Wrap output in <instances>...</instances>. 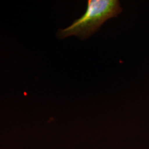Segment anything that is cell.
I'll use <instances>...</instances> for the list:
<instances>
[{
	"mask_svg": "<svg viewBox=\"0 0 149 149\" xmlns=\"http://www.w3.org/2000/svg\"><path fill=\"white\" fill-rule=\"evenodd\" d=\"M122 11L120 2L117 0H88L85 13L69 26L59 30L57 35L60 38L72 35L81 39L88 38L104 22L118 16Z\"/></svg>",
	"mask_w": 149,
	"mask_h": 149,
	"instance_id": "obj_1",
	"label": "cell"
}]
</instances>
